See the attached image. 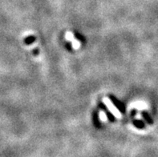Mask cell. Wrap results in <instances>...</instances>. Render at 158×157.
<instances>
[{
	"mask_svg": "<svg viewBox=\"0 0 158 157\" xmlns=\"http://www.w3.org/2000/svg\"><path fill=\"white\" fill-rule=\"evenodd\" d=\"M104 103L106 104L107 107H108V109L109 110V111L112 112V114H113V115H114L116 118L121 117V114H120V112L119 111V110L117 109V108H116V107L112 104V102L110 101V100H109V99H108V98H104Z\"/></svg>",
	"mask_w": 158,
	"mask_h": 157,
	"instance_id": "1",
	"label": "cell"
},
{
	"mask_svg": "<svg viewBox=\"0 0 158 157\" xmlns=\"http://www.w3.org/2000/svg\"><path fill=\"white\" fill-rule=\"evenodd\" d=\"M100 119L102 121H106L107 120V115L104 111H100Z\"/></svg>",
	"mask_w": 158,
	"mask_h": 157,
	"instance_id": "2",
	"label": "cell"
}]
</instances>
